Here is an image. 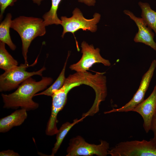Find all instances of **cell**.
<instances>
[{
  "label": "cell",
  "mask_w": 156,
  "mask_h": 156,
  "mask_svg": "<svg viewBox=\"0 0 156 156\" xmlns=\"http://www.w3.org/2000/svg\"><path fill=\"white\" fill-rule=\"evenodd\" d=\"M53 81V79L50 77H42V79L38 81L31 77L28 78L13 92L8 94H1L3 107L8 109L20 107L27 111L37 109L39 104L33 100V97L38 92L46 88Z\"/></svg>",
  "instance_id": "cell-1"
},
{
  "label": "cell",
  "mask_w": 156,
  "mask_h": 156,
  "mask_svg": "<svg viewBox=\"0 0 156 156\" xmlns=\"http://www.w3.org/2000/svg\"><path fill=\"white\" fill-rule=\"evenodd\" d=\"M46 26L43 19L40 18L21 16L12 21L10 27L18 32L21 40L25 64H28L27 53L31 42L45 34Z\"/></svg>",
  "instance_id": "cell-2"
},
{
  "label": "cell",
  "mask_w": 156,
  "mask_h": 156,
  "mask_svg": "<svg viewBox=\"0 0 156 156\" xmlns=\"http://www.w3.org/2000/svg\"><path fill=\"white\" fill-rule=\"evenodd\" d=\"M112 156H156V143L149 141L132 140L121 142L108 151Z\"/></svg>",
  "instance_id": "cell-3"
},
{
  "label": "cell",
  "mask_w": 156,
  "mask_h": 156,
  "mask_svg": "<svg viewBox=\"0 0 156 156\" xmlns=\"http://www.w3.org/2000/svg\"><path fill=\"white\" fill-rule=\"evenodd\" d=\"M38 57L32 64H21L5 71L0 76V92L8 91L18 88L23 82L28 78L34 75H42L43 72L46 68L43 66L36 71L29 72L26 71L29 66H33L37 63Z\"/></svg>",
  "instance_id": "cell-4"
},
{
  "label": "cell",
  "mask_w": 156,
  "mask_h": 156,
  "mask_svg": "<svg viewBox=\"0 0 156 156\" xmlns=\"http://www.w3.org/2000/svg\"><path fill=\"white\" fill-rule=\"evenodd\" d=\"M73 16L70 18L65 16L61 17V25L63 28L61 36L63 38L67 32H71L74 34L75 32L80 29L84 31L89 30L95 32L97 30V24L99 22L101 15L95 13L93 18L90 19L86 18L83 16L80 10L77 8L75 9L73 12Z\"/></svg>",
  "instance_id": "cell-5"
},
{
  "label": "cell",
  "mask_w": 156,
  "mask_h": 156,
  "mask_svg": "<svg viewBox=\"0 0 156 156\" xmlns=\"http://www.w3.org/2000/svg\"><path fill=\"white\" fill-rule=\"evenodd\" d=\"M109 148V144L105 141L101 140L98 145L90 144L81 136H78L70 139L66 156H106L108 155Z\"/></svg>",
  "instance_id": "cell-6"
},
{
  "label": "cell",
  "mask_w": 156,
  "mask_h": 156,
  "mask_svg": "<svg viewBox=\"0 0 156 156\" xmlns=\"http://www.w3.org/2000/svg\"><path fill=\"white\" fill-rule=\"evenodd\" d=\"M81 47L82 57L78 62L70 66L69 68L71 70L77 72H86L96 63H101L107 66L111 65L109 60L101 56L99 48L95 49L92 45H89L84 41L82 42Z\"/></svg>",
  "instance_id": "cell-7"
},
{
  "label": "cell",
  "mask_w": 156,
  "mask_h": 156,
  "mask_svg": "<svg viewBox=\"0 0 156 156\" xmlns=\"http://www.w3.org/2000/svg\"><path fill=\"white\" fill-rule=\"evenodd\" d=\"M156 68V60H154L146 72L142 76L138 89L132 99L124 105L117 109L113 108L105 113L127 112L132 111L138 104L144 100L146 93Z\"/></svg>",
  "instance_id": "cell-8"
},
{
  "label": "cell",
  "mask_w": 156,
  "mask_h": 156,
  "mask_svg": "<svg viewBox=\"0 0 156 156\" xmlns=\"http://www.w3.org/2000/svg\"><path fill=\"white\" fill-rule=\"evenodd\" d=\"M132 111L137 112L143 120V126L145 132L151 130L152 120L156 111V84L149 96L138 104Z\"/></svg>",
  "instance_id": "cell-9"
},
{
  "label": "cell",
  "mask_w": 156,
  "mask_h": 156,
  "mask_svg": "<svg viewBox=\"0 0 156 156\" xmlns=\"http://www.w3.org/2000/svg\"><path fill=\"white\" fill-rule=\"evenodd\" d=\"M123 12L135 22L138 27V31L134 38V41L143 43L156 51V42L154 40L155 35L152 29L146 25L142 18L136 16L130 10H125Z\"/></svg>",
  "instance_id": "cell-10"
},
{
  "label": "cell",
  "mask_w": 156,
  "mask_h": 156,
  "mask_svg": "<svg viewBox=\"0 0 156 156\" xmlns=\"http://www.w3.org/2000/svg\"><path fill=\"white\" fill-rule=\"evenodd\" d=\"M27 111L23 109H17L11 114L1 118L0 132H6L14 127L21 125L27 117Z\"/></svg>",
  "instance_id": "cell-11"
},
{
  "label": "cell",
  "mask_w": 156,
  "mask_h": 156,
  "mask_svg": "<svg viewBox=\"0 0 156 156\" xmlns=\"http://www.w3.org/2000/svg\"><path fill=\"white\" fill-rule=\"evenodd\" d=\"M12 18L11 14L8 13L5 19L0 23V41L6 44L12 50L14 51L16 47L12 42L10 33Z\"/></svg>",
  "instance_id": "cell-12"
},
{
  "label": "cell",
  "mask_w": 156,
  "mask_h": 156,
  "mask_svg": "<svg viewBox=\"0 0 156 156\" xmlns=\"http://www.w3.org/2000/svg\"><path fill=\"white\" fill-rule=\"evenodd\" d=\"M138 4L142 10L141 18L146 25L154 31L156 36V12L151 9L148 3L140 1Z\"/></svg>",
  "instance_id": "cell-13"
},
{
  "label": "cell",
  "mask_w": 156,
  "mask_h": 156,
  "mask_svg": "<svg viewBox=\"0 0 156 156\" xmlns=\"http://www.w3.org/2000/svg\"><path fill=\"white\" fill-rule=\"evenodd\" d=\"M85 117V116H82L79 119L77 118L74 120L72 123L66 122L62 125L56 134V141L52 149L51 156H54L57 153L63 139L72 127L79 122L82 121Z\"/></svg>",
  "instance_id": "cell-14"
},
{
  "label": "cell",
  "mask_w": 156,
  "mask_h": 156,
  "mask_svg": "<svg viewBox=\"0 0 156 156\" xmlns=\"http://www.w3.org/2000/svg\"><path fill=\"white\" fill-rule=\"evenodd\" d=\"M18 61L14 59L5 48V44L0 41V68L5 71L18 66Z\"/></svg>",
  "instance_id": "cell-15"
},
{
  "label": "cell",
  "mask_w": 156,
  "mask_h": 156,
  "mask_svg": "<svg viewBox=\"0 0 156 156\" xmlns=\"http://www.w3.org/2000/svg\"><path fill=\"white\" fill-rule=\"evenodd\" d=\"M62 0H51V5L49 10L42 16L45 26L55 24L61 25L62 21L57 16V11Z\"/></svg>",
  "instance_id": "cell-16"
},
{
  "label": "cell",
  "mask_w": 156,
  "mask_h": 156,
  "mask_svg": "<svg viewBox=\"0 0 156 156\" xmlns=\"http://www.w3.org/2000/svg\"><path fill=\"white\" fill-rule=\"evenodd\" d=\"M69 55V54L68 55L63 69L55 82L47 89L42 92L37 93L34 95V96L40 95H45L51 96L56 91L60 89L63 86L66 78L65 77V73Z\"/></svg>",
  "instance_id": "cell-17"
},
{
  "label": "cell",
  "mask_w": 156,
  "mask_h": 156,
  "mask_svg": "<svg viewBox=\"0 0 156 156\" xmlns=\"http://www.w3.org/2000/svg\"><path fill=\"white\" fill-rule=\"evenodd\" d=\"M17 0H0V18L1 20L5 9L8 6H12Z\"/></svg>",
  "instance_id": "cell-18"
},
{
  "label": "cell",
  "mask_w": 156,
  "mask_h": 156,
  "mask_svg": "<svg viewBox=\"0 0 156 156\" xmlns=\"http://www.w3.org/2000/svg\"><path fill=\"white\" fill-rule=\"evenodd\" d=\"M151 130L153 133V137L152 139L156 143V111L153 118Z\"/></svg>",
  "instance_id": "cell-19"
},
{
  "label": "cell",
  "mask_w": 156,
  "mask_h": 156,
  "mask_svg": "<svg viewBox=\"0 0 156 156\" xmlns=\"http://www.w3.org/2000/svg\"><path fill=\"white\" fill-rule=\"evenodd\" d=\"M0 156H19L20 155L12 150L3 151L0 152Z\"/></svg>",
  "instance_id": "cell-20"
},
{
  "label": "cell",
  "mask_w": 156,
  "mask_h": 156,
  "mask_svg": "<svg viewBox=\"0 0 156 156\" xmlns=\"http://www.w3.org/2000/svg\"><path fill=\"white\" fill-rule=\"evenodd\" d=\"M79 2L83 3L88 6H93L95 5V0H78Z\"/></svg>",
  "instance_id": "cell-21"
},
{
  "label": "cell",
  "mask_w": 156,
  "mask_h": 156,
  "mask_svg": "<svg viewBox=\"0 0 156 156\" xmlns=\"http://www.w3.org/2000/svg\"><path fill=\"white\" fill-rule=\"evenodd\" d=\"M33 2L34 3L37 4L38 5H40L41 3V1L43 0H32Z\"/></svg>",
  "instance_id": "cell-22"
}]
</instances>
